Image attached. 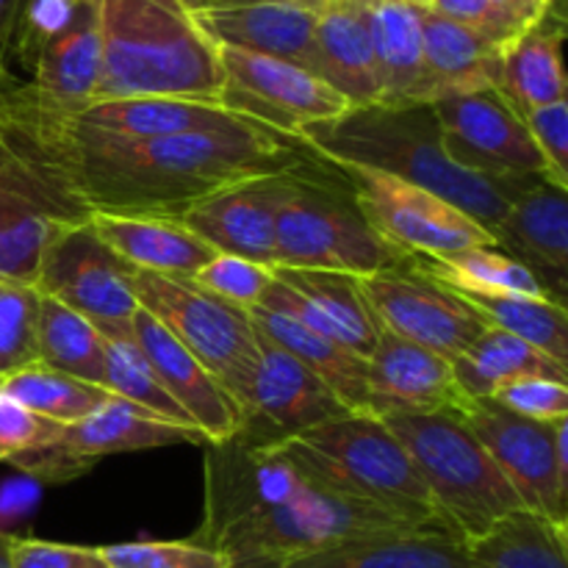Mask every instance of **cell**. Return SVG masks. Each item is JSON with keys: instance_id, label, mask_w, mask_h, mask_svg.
I'll return each mask as SVG.
<instances>
[{"instance_id": "obj_18", "label": "cell", "mask_w": 568, "mask_h": 568, "mask_svg": "<svg viewBox=\"0 0 568 568\" xmlns=\"http://www.w3.org/2000/svg\"><path fill=\"white\" fill-rule=\"evenodd\" d=\"M366 366V403L377 419L436 410L460 414L471 399L455 381L453 361L388 331L381 333Z\"/></svg>"}, {"instance_id": "obj_36", "label": "cell", "mask_w": 568, "mask_h": 568, "mask_svg": "<svg viewBox=\"0 0 568 568\" xmlns=\"http://www.w3.org/2000/svg\"><path fill=\"white\" fill-rule=\"evenodd\" d=\"M410 266L425 272L433 281L444 283L453 292L480 294H525V297H547L538 277L527 266L505 255L497 247H471L453 255H408Z\"/></svg>"}, {"instance_id": "obj_25", "label": "cell", "mask_w": 568, "mask_h": 568, "mask_svg": "<svg viewBox=\"0 0 568 568\" xmlns=\"http://www.w3.org/2000/svg\"><path fill=\"white\" fill-rule=\"evenodd\" d=\"M89 222L98 236L133 270L192 281L216 255L203 239L194 236L175 216L103 214L98 211L89 216Z\"/></svg>"}, {"instance_id": "obj_12", "label": "cell", "mask_w": 568, "mask_h": 568, "mask_svg": "<svg viewBox=\"0 0 568 568\" xmlns=\"http://www.w3.org/2000/svg\"><path fill=\"white\" fill-rule=\"evenodd\" d=\"M338 170L353 186L369 225L399 253L438 258L471 247H497L486 227L427 189L361 166Z\"/></svg>"}, {"instance_id": "obj_28", "label": "cell", "mask_w": 568, "mask_h": 568, "mask_svg": "<svg viewBox=\"0 0 568 568\" xmlns=\"http://www.w3.org/2000/svg\"><path fill=\"white\" fill-rule=\"evenodd\" d=\"M70 122L89 128V131L111 133V136L155 139L225 131V128H236L250 120L231 114L220 103H205V100L116 98L87 105Z\"/></svg>"}, {"instance_id": "obj_6", "label": "cell", "mask_w": 568, "mask_h": 568, "mask_svg": "<svg viewBox=\"0 0 568 568\" xmlns=\"http://www.w3.org/2000/svg\"><path fill=\"white\" fill-rule=\"evenodd\" d=\"M408 261L361 211L336 164L314 159L275 178V266L369 277Z\"/></svg>"}, {"instance_id": "obj_45", "label": "cell", "mask_w": 568, "mask_h": 568, "mask_svg": "<svg viewBox=\"0 0 568 568\" xmlns=\"http://www.w3.org/2000/svg\"><path fill=\"white\" fill-rule=\"evenodd\" d=\"M525 125L536 142L538 153L547 161L549 181L568 189V103L544 105L525 116Z\"/></svg>"}, {"instance_id": "obj_41", "label": "cell", "mask_w": 568, "mask_h": 568, "mask_svg": "<svg viewBox=\"0 0 568 568\" xmlns=\"http://www.w3.org/2000/svg\"><path fill=\"white\" fill-rule=\"evenodd\" d=\"M39 300L33 286L0 281V375L37 364Z\"/></svg>"}, {"instance_id": "obj_13", "label": "cell", "mask_w": 568, "mask_h": 568, "mask_svg": "<svg viewBox=\"0 0 568 568\" xmlns=\"http://www.w3.org/2000/svg\"><path fill=\"white\" fill-rule=\"evenodd\" d=\"M216 48L225 70L220 105L255 125L294 139L311 122L333 120L353 109L336 89L292 61L225 44Z\"/></svg>"}, {"instance_id": "obj_16", "label": "cell", "mask_w": 568, "mask_h": 568, "mask_svg": "<svg viewBox=\"0 0 568 568\" xmlns=\"http://www.w3.org/2000/svg\"><path fill=\"white\" fill-rule=\"evenodd\" d=\"M442 142L455 166L486 178H547L525 120L497 92V87L453 92L430 100Z\"/></svg>"}, {"instance_id": "obj_49", "label": "cell", "mask_w": 568, "mask_h": 568, "mask_svg": "<svg viewBox=\"0 0 568 568\" xmlns=\"http://www.w3.org/2000/svg\"><path fill=\"white\" fill-rule=\"evenodd\" d=\"M37 488L14 486V483L0 488V532H6V525H9V521L20 519L26 510H31V505L37 503Z\"/></svg>"}, {"instance_id": "obj_34", "label": "cell", "mask_w": 568, "mask_h": 568, "mask_svg": "<svg viewBox=\"0 0 568 568\" xmlns=\"http://www.w3.org/2000/svg\"><path fill=\"white\" fill-rule=\"evenodd\" d=\"M272 275L283 286L308 300L320 314H325L353 353L369 358L383 327L366 303L361 277L347 275V272L292 270V266H272Z\"/></svg>"}, {"instance_id": "obj_31", "label": "cell", "mask_w": 568, "mask_h": 568, "mask_svg": "<svg viewBox=\"0 0 568 568\" xmlns=\"http://www.w3.org/2000/svg\"><path fill=\"white\" fill-rule=\"evenodd\" d=\"M381 103H427L419 9L408 0H369Z\"/></svg>"}, {"instance_id": "obj_39", "label": "cell", "mask_w": 568, "mask_h": 568, "mask_svg": "<svg viewBox=\"0 0 568 568\" xmlns=\"http://www.w3.org/2000/svg\"><path fill=\"white\" fill-rule=\"evenodd\" d=\"M61 222L0 189V281L37 286L44 247Z\"/></svg>"}, {"instance_id": "obj_42", "label": "cell", "mask_w": 568, "mask_h": 568, "mask_svg": "<svg viewBox=\"0 0 568 568\" xmlns=\"http://www.w3.org/2000/svg\"><path fill=\"white\" fill-rule=\"evenodd\" d=\"M109 568H231V560L197 541H131L100 547Z\"/></svg>"}, {"instance_id": "obj_33", "label": "cell", "mask_w": 568, "mask_h": 568, "mask_svg": "<svg viewBox=\"0 0 568 568\" xmlns=\"http://www.w3.org/2000/svg\"><path fill=\"white\" fill-rule=\"evenodd\" d=\"M466 549L477 568H568V527L516 508Z\"/></svg>"}, {"instance_id": "obj_20", "label": "cell", "mask_w": 568, "mask_h": 568, "mask_svg": "<svg viewBox=\"0 0 568 568\" xmlns=\"http://www.w3.org/2000/svg\"><path fill=\"white\" fill-rule=\"evenodd\" d=\"M133 342L139 344L155 377L172 399L203 433L205 444H225L242 430L244 414L236 399L205 372L192 353L178 344V338L144 308L133 316Z\"/></svg>"}, {"instance_id": "obj_10", "label": "cell", "mask_w": 568, "mask_h": 568, "mask_svg": "<svg viewBox=\"0 0 568 568\" xmlns=\"http://www.w3.org/2000/svg\"><path fill=\"white\" fill-rule=\"evenodd\" d=\"M460 419L491 455L521 508L568 527V419H525L497 399H469Z\"/></svg>"}, {"instance_id": "obj_14", "label": "cell", "mask_w": 568, "mask_h": 568, "mask_svg": "<svg viewBox=\"0 0 568 568\" xmlns=\"http://www.w3.org/2000/svg\"><path fill=\"white\" fill-rule=\"evenodd\" d=\"M361 288L383 331L447 361L464 355L491 327L475 305L425 272L414 270L410 261L361 277Z\"/></svg>"}, {"instance_id": "obj_23", "label": "cell", "mask_w": 568, "mask_h": 568, "mask_svg": "<svg viewBox=\"0 0 568 568\" xmlns=\"http://www.w3.org/2000/svg\"><path fill=\"white\" fill-rule=\"evenodd\" d=\"M100 81L98 6L89 0L81 14L55 33L31 67V89L50 128L72 120L94 103Z\"/></svg>"}, {"instance_id": "obj_40", "label": "cell", "mask_w": 568, "mask_h": 568, "mask_svg": "<svg viewBox=\"0 0 568 568\" xmlns=\"http://www.w3.org/2000/svg\"><path fill=\"white\" fill-rule=\"evenodd\" d=\"M103 388L114 394V397H122L131 405H136V408L148 410L155 419L170 422V425L178 427H189V430H197V427L192 425V419L183 414L181 405H178L175 399L166 394V388L161 386L153 366L148 364V358H144L142 349H139V344L133 342V338L105 342Z\"/></svg>"}, {"instance_id": "obj_4", "label": "cell", "mask_w": 568, "mask_h": 568, "mask_svg": "<svg viewBox=\"0 0 568 568\" xmlns=\"http://www.w3.org/2000/svg\"><path fill=\"white\" fill-rule=\"evenodd\" d=\"M100 28L98 100L183 98L220 103V48L181 0H94Z\"/></svg>"}, {"instance_id": "obj_17", "label": "cell", "mask_w": 568, "mask_h": 568, "mask_svg": "<svg viewBox=\"0 0 568 568\" xmlns=\"http://www.w3.org/2000/svg\"><path fill=\"white\" fill-rule=\"evenodd\" d=\"M258 331V327H255ZM261 364L250 388L242 430L236 436L253 444H281L325 422L353 414L336 394L300 361L258 331Z\"/></svg>"}, {"instance_id": "obj_26", "label": "cell", "mask_w": 568, "mask_h": 568, "mask_svg": "<svg viewBox=\"0 0 568 568\" xmlns=\"http://www.w3.org/2000/svg\"><path fill=\"white\" fill-rule=\"evenodd\" d=\"M277 568H477L466 541L436 530L377 532L297 555Z\"/></svg>"}, {"instance_id": "obj_22", "label": "cell", "mask_w": 568, "mask_h": 568, "mask_svg": "<svg viewBox=\"0 0 568 568\" xmlns=\"http://www.w3.org/2000/svg\"><path fill=\"white\" fill-rule=\"evenodd\" d=\"M275 178H253L209 194L178 220L214 253L275 266Z\"/></svg>"}, {"instance_id": "obj_3", "label": "cell", "mask_w": 568, "mask_h": 568, "mask_svg": "<svg viewBox=\"0 0 568 568\" xmlns=\"http://www.w3.org/2000/svg\"><path fill=\"white\" fill-rule=\"evenodd\" d=\"M311 153L338 166H361L427 189L494 233L510 203L538 178H486L449 161L433 103L353 105L297 133Z\"/></svg>"}, {"instance_id": "obj_46", "label": "cell", "mask_w": 568, "mask_h": 568, "mask_svg": "<svg viewBox=\"0 0 568 568\" xmlns=\"http://www.w3.org/2000/svg\"><path fill=\"white\" fill-rule=\"evenodd\" d=\"M61 433V425L31 414L14 399L0 394V460H14L17 455L44 447Z\"/></svg>"}, {"instance_id": "obj_38", "label": "cell", "mask_w": 568, "mask_h": 568, "mask_svg": "<svg viewBox=\"0 0 568 568\" xmlns=\"http://www.w3.org/2000/svg\"><path fill=\"white\" fill-rule=\"evenodd\" d=\"M469 305H475L491 327L521 338L549 355L560 366H568V316L566 305L549 297H525V294H460Z\"/></svg>"}, {"instance_id": "obj_30", "label": "cell", "mask_w": 568, "mask_h": 568, "mask_svg": "<svg viewBox=\"0 0 568 568\" xmlns=\"http://www.w3.org/2000/svg\"><path fill=\"white\" fill-rule=\"evenodd\" d=\"M250 316L270 342L286 349L311 375L320 377L336 394L344 408H349L353 414H369V403H366V369L369 366H366V358H361L358 353L344 347L336 338L322 336V333L300 325L292 316L277 314L264 305L250 308Z\"/></svg>"}, {"instance_id": "obj_1", "label": "cell", "mask_w": 568, "mask_h": 568, "mask_svg": "<svg viewBox=\"0 0 568 568\" xmlns=\"http://www.w3.org/2000/svg\"><path fill=\"white\" fill-rule=\"evenodd\" d=\"M67 175L92 214L181 216L197 200L253 178L281 175L314 159L297 139L242 122L225 131L131 139L55 125Z\"/></svg>"}, {"instance_id": "obj_15", "label": "cell", "mask_w": 568, "mask_h": 568, "mask_svg": "<svg viewBox=\"0 0 568 568\" xmlns=\"http://www.w3.org/2000/svg\"><path fill=\"white\" fill-rule=\"evenodd\" d=\"M175 444H205V438L197 430L155 419L148 410L111 394L87 419L61 427L53 442L17 455L9 464L37 483H67L87 475L94 460L105 455L175 447Z\"/></svg>"}, {"instance_id": "obj_52", "label": "cell", "mask_w": 568, "mask_h": 568, "mask_svg": "<svg viewBox=\"0 0 568 568\" xmlns=\"http://www.w3.org/2000/svg\"><path fill=\"white\" fill-rule=\"evenodd\" d=\"M11 532H0V568H14L11 566Z\"/></svg>"}, {"instance_id": "obj_43", "label": "cell", "mask_w": 568, "mask_h": 568, "mask_svg": "<svg viewBox=\"0 0 568 568\" xmlns=\"http://www.w3.org/2000/svg\"><path fill=\"white\" fill-rule=\"evenodd\" d=\"M192 281L203 286L205 292L250 311L261 303V297L272 286L275 275H272V266L236 258V255L216 253Z\"/></svg>"}, {"instance_id": "obj_37", "label": "cell", "mask_w": 568, "mask_h": 568, "mask_svg": "<svg viewBox=\"0 0 568 568\" xmlns=\"http://www.w3.org/2000/svg\"><path fill=\"white\" fill-rule=\"evenodd\" d=\"M0 394L61 427L87 419L111 397L105 388L50 369L39 361L9 375H0Z\"/></svg>"}, {"instance_id": "obj_9", "label": "cell", "mask_w": 568, "mask_h": 568, "mask_svg": "<svg viewBox=\"0 0 568 568\" xmlns=\"http://www.w3.org/2000/svg\"><path fill=\"white\" fill-rule=\"evenodd\" d=\"M133 272L98 236L92 222H67L50 236L33 288L92 322L105 342H120L133 338L139 311Z\"/></svg>"}, {"instance_id": "obj_27", "label": "cell", "mask_w": 568, "mask_h": 568, "mask_svg": "<svg viewBox=\"0 0 568 568\" xmlns=\"http://www.w3.org/2000/svg\"><path fill=\"white\" fill-rule=\"evenodd\" d=\"M419 9L422 59H425L427 103L442 94L497 87L503 44L469 26Z\"/></svg>"}, {"instance_id": "obj_53", "label": "cell", "mask_w": 568, "mask_h": 568, "mask_svg": "<svg viewBox=\"0 0 568 568\" xmlns=\"http://www.w3.org/2000/svg\"><path fill=\"white\" fill-rule=\"evenodd\" d=\"M283 3H294V6H305L311 11H322L325 0H283Z\"/></svg>"}, {"instance_id": "obj_50", "label": "cell", "mask_w": 568, "mask_h": 568, "mask_svg": "<svg viewBox=\"0 0 568 568\" xmlns=\"http://www.w3.org/2000/svg\"><path fill=\"white\" fill-rule=\"evenodd\" d=\"M488 3L521 28H530L532 22H538L552 9V0H488Z\"/></svg>"}, {"instance_id": "obj_51", "label": "cell", "mask_w": 568, "mask_h": 568, "mask_svg": "<svg viewBox=\"0 0 568 568\" xmlns=\"http://www.w3.org/2000/svg\"><path fill=\"white\" fill-rule=\"evenodd\" d=\"M22 0H0V70H11L14 53V33L20 22Z\"/></svg>"}, {"instance_id": "obj_35", "label": "cell", "mask_w": 568, "mask_h": 568, "mask_svg": "<svg viewBox=\"0 0 568 568\" xmlns=\"http://www.w3.org/2000/svg\"><path fill=\"white\" fill-rule=\"evenodd\" d=\"M37 361L55 372L103 388L105 338L81 314L55 300H39Z\"/></svg>"}, {"instance_id": "obj_2", "label": "cell", "mask_w": 568, "mask_h": 568, "mask_svg": "<svg viewBox=\"0 0 568 568\" xmlns=\"http://www.w3.org/2000/svg\"><path fill=\"white\" fill-rule=\"evenodd\" d=\"M405 530L419 527L316 486L275 444L233 436L211 447L194 541L225 555L231 568H277L347 538Z\"/></svg>"}, {"instance_id": "obj_48", "label": "cell", "mask_w": 568, "mask_h": 568, "mask_svg": "<svg viewBox=\"0 0 568 568\" xmlns=\"http://www.w3.org/2000/svg\"><path fill=\"white\" fill-rule=\"evenodd\" d=\"M11 566L14 568H109L100 547H72V544L39 541V538H11Z\"/></svg>"}, {"instance_id": "obj_32", "label": "cell", "mask_w": 568, "mask_h": 568, "mask_svg": "<svg viewBox=\"0 0 568 568\" xmlns=\"http://www.w3.org/2000/svg\"><path fill=\"white\" fill-rule=\"evenodd\" d=\"M453 372L458 386L471 399H491L499 388L527 377H547L558 383H566L568 377V366H560L558 361L499 327H488L464 355H458L453 361Z\"/></svg>"}, {"instance_id": "obj_5", "label": "cell", "mask_w": 568, "mask_h": 568, "mask_svg": "<svg viewBox=\"0 0 568 568\" xmlns=\"http://www.w3.org/2000/svg\"><path fill=\"white\" fill-rule=\"evenodd\" d=\"M311 483L372 505L419 530L449 532L425 480L386 422L372 414H347L275 444Z\"/></svg>"}, {"instance_id": "obj_7", "label": "cell", "mask_w": 568, "mask_h": 568, "mask_svg": "<svg viewBox=\"0 0 568 568\" xmlns=\"http://www.w3.org/2000/svg\"><path fill=\"white\" fill-rule=\"evenodd\" d=\"M425 480L438 514L460 541H475L510 510L521 508L475 433L455 410L383 416Z\"/></svg>"}, {"instance_id": "obj_8", "label": "cell", "mask_w": 568, "mask_h": 568, "mask_svg": "<svg viewBox=\"0 0 568 568\" xmlns=\"http://www.w3.org/2000/svg\"><path fill=\"white\" fill-rule=\"evenodd\" d=\"M133 294L139 308L161 322L178 344L236 399L244 414L261 364L258 331L250 311L205 292L186 277L142 270L133 272Z\"/></svg>"}, {"instance_id": "obj_21", "label": "cell", "mask_w": 568, "mask_h": 568, "mask_svg": "<svg viewBox=\"0 0 568 568\" xmlns=\"http://www.w3.org/2000/svg\"><path fill=\"white\" fill-rule=\"evenodd\" d=\"M497 250L538 277L549 300L566 305L568 281V189L538 178L510 203L494 227Z\"/></svg>"}, {"instance_id": "obj_44", "label": "cell", "mask_w": 568, "mask_h": 568, "mask_svg": "<svg viewBox=\"0 0 568 568\" xmlns=\"http://www.w3.org/2000/svg\"><path fill=\"white\" fill-rule=\"evenodd\" d=\"M499 405H505L514 414L525 416V419L536 422H560L568 419V386L558 381H547V377H527V381H516L510 386L499 388L497 397Z\"/></svg>"}, {"instance_id": "obj_19", "label": "cell", "mask_w": 568, "mask_h": 568, "mask_svg": "<svg viewBox=\"0 0 568 568\" xmlns=\"http://www.w3.org/2000/svg\"><path fill=\"white\" fill-rule=\"evenodd\" d=\"M192 14L216 44L292 61L320 78V11L283 0H203Z\"/></svg>"}, {"instance_id": "obj_54", "label": "cell", "mask_w": 568, "mask_h": 568, "mask_svg": "<svg viewBox=\"0 0 568 568\" xmlns=\"http://www.w3.org/2000/svg\"><path fill=\"white\" fill-rule=\"evenodd\" d=\"M183 6H186L189 11H194V9H200V6H203V0H181Z\"/></svg>"}, {"instance_id": "obj_11", "label": "cell", "mask_w": 568, "mask_h": 568, "mask_svg": "<svg viewBox=\"0 0 568 568\" xmlns=\"http://www.w3.org/2000/svg\"><path fill=\"white\" fill-rule=\"evenodd\" d=\"M0 189L61 225L92 216L61 164L55 128L42 116L31 83L14 70H0Z\"/></svg>"}, {"instance_id": "obj_24", "label": "cell", "mask_w": 568, "mask_h": 568, "mask_svg": "<svg viewBox=\"0 0 568 568\" xmlns=\"http://www.w3.org/2000/svg\"><path fill=\"white\" fill-rule=\"evenodd\" d=\"M320 78L349 105L381 103L369 0H325L316 20Z\"/></svg>"}, {"instance_id": "obj_29", "label": "cell", "mask_w": 568, "mask_h": 568, "mask_svg": "<svg viewBox=\"0 0 568 568\" xmlns=\"http://www.w3.org/2000/svg\"><path fill=\"white\" fill-rule=\"evenodd\" d=\"M497 92L521 120L544 105L566 100L564 20L555 14V3L503 50Z\"/></svg>"}, {"instance_id": "obj_47", "label": "cell", "mask_w": 568, "mask_h": 568, "mask_svg": "<svg viewBox=\"0 0 568 568\" xmlns=\"http://www.w3.org/2000/svg\"><path fill=\"white\" fill-rule=\"evenodd\" d=\"M408 3L436 11V14L460 22V26L475 28V31L486 33L488 39L499 42L503 48H508V44L525 31V28L516 26L510 17H505L503 11L494 9L488 0H408Z\"/></svg>"}]
</instances>
